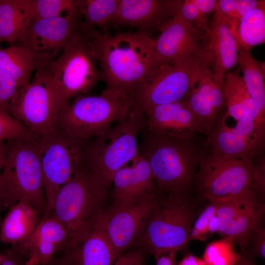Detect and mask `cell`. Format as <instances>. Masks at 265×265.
Returning <instances> with one entry per match:
<instances>
[{
    "instance_id": "f546056e",
    "label": "cell",
    "mask_w": 265,
    "mask_h": 265,
    "mask_svg": "<svg viewBox=\"0 0 265 265\" xmlns=\"http://www.w3.org/2000/svg\"><path fill=\"white\" fill-rule=\"evenodd\" d=\"M119 0H78V6L84 18L80 25L85 31H90L95 26H103L115 16Z\"/></svg>"
},
{
    "instance_id": "484cf974",
    "label": "cell",
    "mask_w": 265,
    "mask_h": 265,
    "mask_svg": "<svg viewBox=\"0 0 265 265\" xmlns=\"http://www.w3.org/2000/svg\"><path fill=\"white\" fill-rule=\"evenodd\" d=\"M31 0H0V45H14L24 34L31 20Z\"/></svg>"
},
{
    "instance_id": "d590c367",
    "label": "cell",
    "mask_w": 265,
    "mask_h": 265,
    "mask_svg": "<svg viewBox=\"0 0 265 265\" xmlns=\"http://www.w3.org/2000/svg\"><path fill=\"white\" fill-rule=\"evenodd\" d=\"M220 203L210 202L195 220L187 238V242L192 240L204 241L206 239V232L212 217L216 213Z\"/></svg>"
},
{
    "instance_id": "7c38bea8",
    "label": "cell",
    "mask_w": 265,
    "mask_h": 265,
    "mask_svg": "<svg viewBox=\"0 0 265 265\" xmlns=\"http://www.w3.org/2000/svg\"><path fill=\"white\" fill-rule=\"evenodd\" d=\"M9 112L34 139L57 129L59 111L51 89L49 67L36 70L33 80L20 89L11 101Z\"/></svg>"
},
{
    "instance_id": "cb8c5ba5",
    "label": "cell",
    "mask_w": 265,
    "mask_h": 265,
    "mask_svg": "<svg viewBox=\"0 0 265 265\" xmlns=\"http://www.w3.org/2000/svg\"><path fill=\"white\" fill-rule=\"evenodd\" d=\"M0 232L1 240L13 246L26 239L32 233L41 218L29 202L20 201L9 208Z\"/></svg>"
},
{
    "instance_id": "83f0119b",
    "label": "cell",
    "mask_w": 265,
    "mask_h": 265,
    "mask_svg": "<svg viewBox=\"0 0 265 265\" xmlns=\"http://www.w3.org/2000/svg\"><path fill=\"white\" fill-rule=\"evenodd\" d=\"M0 68L15 80L20 89L30 82L36 63L29 51L14 45L6 48L0 47Z\"/></svg>"
},
{
    "instance_id": "4dcf8cb0",
    "label": "cell",
    "mask_w": 265,
    "mask_h": 265,
    "mask_svg": "<svg viewBox=\"0 0 265 265\" xmlns=\"http://www.w3.org/2000/svg\"><path fill=\"white\" fill-rule=\"evenodd\" d=\"M235 241L226 238L206 246L202 259L207 265H235L240 258L235 249Z\"/></svg>"
},
{
    "instance_id": "d6986e66",
    "label": "cell",
    "mask_w": 265,
    "mask_h": 265,
    "mask_svg": "<svg viewBox=\"0 0 265 265\" xmlns=\"http://www.w3.org/2000/svg\"><path fill=\"white\" fill-rule=\"evenodd\" d=\"M176 0H119L116 13L106 24L128 26L139 31H160L174 17Z\"/></svg>"
},
{
    "instance_id": "ffe728a7",
    "label": "cell",
    "mask_w": 265,
    "mask_h": 265,
    "mask_svg": "<svg viewBox=\"0 0 265 265\" xmlns=\"http://www.w3.org/2000/svg\"><path fill=\"white\" fill-rule=\"evenodd\" d=\"M144 111L146 128L154 133L187 141L195 133L203 132L200 123L189 107L186 99L156 106Z\"/></svg>"
},
{
    "instance_id": "74e56055",
    "label": "cell",
    "mask_w": 265,
    "mask_h": 265,
    "mask_svg": "<svg viewBox=\"0 0 265 265\" xmlns=\"http://www.w3.org/2000/svg\"><path fill=\"white\" fill-rule=\"evenodd\" d=\"M19 90L15 80L9 74L0 68V111L9 114V104Z\"/></svg>"
},
{
    "instance_id": "681fc988",
    "label": "cell",
    "mask_w": 265,
    "mask_h": 265,
    "mask_svg": "<svg viewBox=\"0 0 265 265\" xmlns=\"http://www.w3.org/2000/svg\"><path fill=\"white\" fill-rule=\"evenodd\" d=\"M3 208V206H2V204L0 202V212Z\"/></svg>"
},
{
    "instance_id": "bcb514c9",
    "label": "cell",
    "mask_w": 265,
    "mask_h": 265,
    "mask_svg": "<svg viewBox=\"0 0 265 265\" xmlns=\"http://www.w3.org/2000/svg\"><path fill=\"white\" fill-rule=\"evenodd\" d=\"M218 224L216 214L210 220L206 232L205 237L206 239L211 236L213 234L218 232Z\"/></svg>"
},
{
    "instance_id": "8fae6325",
    "label": "cell",
    "mask_w": 265,
    "mask_h": 265,
    "mask_svg": "<svg viewBox=\"0 0 265 265\" xmlns=\"http://www.w3.org/2000/svg\"><path fill=\"white\" fill-rule=\"evenodd\" d=\"M210 65L202 59L188 57L159 65L133 97L144 111L186 99L200 73Z\"/></svg>"
},
{
    "instance_id": "52a82bcc",
    "label": "cell",
    "mask_w": 265,
    "mask_h": 265,
    "mask_svg": "<svg viewBox=\"0 0 265 265\" xmlns=\"http://www.w3.org/2000/svg\"><path fill=\"white\" fill-rule=\"evenodd\" d=\"M49 71L51 89L59 113L72 99L87 95L101 80L90 51L89 33L79 26Z\"/></svg>"
},
{
    "instance_id": "7bdbcfd3",
    "label": "cell",
    "mask_w": 265,
    "mask_h": 265,
    "mask_svg": "<svg viewBox=\"0 0 265 265\" xmlns=\"http://www.w3.org/2000/svg\"><path fill=\"white\" fill-rule=\"evenodd\" d=\"M177 252L165 251L155 256L156 265H175L176 256Z\"/></svg>"
},
{
    "instance_id": "836d02e7",
    "label": "cell",
    "mask_w": 265,
    "mask_h": 265,
    "mask_svg": "<svg viewBox=\"0 0 265 265\" xmlns=\"http://www.w3.org/2000/svg\"><path fill=\"white\" fill-rule=\"evenodd\" d=\"M174 17L205 32L210 31L208 19L200 12L192 0H176Z\"/></svg>"
},
{
    "instance_id": "8992f818",
    "label": "cell",
    "mask_w": 265,
    "mask_h": 265,
    "mask_svg": "<svg viewBox=\"0 0 265 265\" xmlns=\"http://www.w3.org/2000/svg\"><path fill=\"white\" fill-rule=\"evenodd\" d=\"M135 103L132 96L107 89L99 95H81L61 109L57 127L82 141L96 137L123 120Z\"/></svg>"
},
{
    "instance_id": "4fadbf2b",
    "label": "cell",
    "mask_w": 265,
    "mask_h": 265,
    "mask_svg": "<svg viewBox=\"0 0 265 265\" xmlns=\"http://www.w3.org/2000/svg\"><path fill=\"white\" fill-rule=\"evenodd\" d=\"M82 18L79 9L53 18L32 20L14 44L29 51L36 69L49 67L78 29Z\"/></svg>"
},
{
    "instance_id": "d4e9b609",
    "label": "cell",
    "mask_w": 265,
    "mask_h": 265,
    "mask_svg": "<svg viewBox=\"0 0 265 265\" xmlns=\"http://www.w3.org/2000/svg\"><path fill=\"white\" fill-rule=\"evenodd\" d=\"M72 251L75 265H112L116 260L98 221Z\"/></svg>"
},
{
    "instance_id": "603a6c76",
    "label": "cell",
    "mask_w": 265,
    "mask_h": 265,
    "mask_svg": "<svg viewBox=\"0 0 265 265\" xmlns=\"http://www.w3.org/2000/svg\"><path fill=\"white\" fill-rule=\"evenodd\" d=\"M224 91L227 111L224 119L231 117L237 121L248 119L265 122V116L248 92L238 70L225 75Z\"/></svg>"
},
{
    "instance_id": "e575fe53",
    "label": "cell",
    "mask_w": 265,
    "mask_h": 265,
    "mask_svg": "<svg viewBox=\"0 0 265 265\" xmlns=\"http://www.w3.org/2000/svg\"><path fill=\"white\" fill-rule=\"evenodd\" d=\"M25 137H32L17 120L0 110V142Z\"/></svg>"
},
{
    "instance_id": "7402d4cb",
    "label": "cell",
    "mask_w": 265,
    "mask_h": 265,
    "mask_svg": "<svg viewBox=\"0 0 265 265\" xmlns=\"http://www.w3.org/2000/svg\"><path fill=\"white\" fill-rule=\"evenodd\" d=\"M213 13L206 33V48L213 59L215 79L223 84L225 75L238 64V49L228 21L215 10Z\"/></svg>"
},
{
    "instance_id": "2e32d148",
    "label": "cell",
    "mask_w": 265,
    "mask_h": 265,
    "mask_svg": "<svg viewBox=\"0 0 265 265\" xmlns=\"http://www.w3.org/2000/svg\"><path fill=\"white\" fill-rule=\"evenodd\" d=\"M262 196L253 190L220 202L216 215L218 232L238 243L242 252L249 235L263 221L265 204Z\"/></svg>"
},
{
    "instance_id": "ac0fdd59",
    "label": "cell",
    "mask_w": 265,
    "mask_h": 265,
    "mask_svg": "<svg viewBox=\"0 0 265 265\" xmlns=\"http://www.w3.org/2000/svg\"><path fill=\"white\" fill-rule=\"evenodd\" d=\"M70 243L66 229L48 212L44 213L31 235L12 249L27 265H47L57 252H70Z\"/></svg>"
},
{
    "instance_id": "5bb4252c",
    "label": "cell",
    "mask_w": 265,
    "mask_h": 265,
    "mask_svg": "<svg viewBox=\"0 0 265 265\" xmlns=\"http://www.w3.org/2000/svg\"><path fill=\"white\" fill-rule=\"evenodd\" d=\"M157 194L134 204H112L103 212L98 221L116 259L135 245L150 218Z\"/></svg>"
},
{
    "instance_id": "8d00e7d4",
    "label": "cell",
    "mask_w": 265,
    "mask_h": 265,
    "mask_svg": "<svg viewBox=\"0 0 265 265\" xmlns=\"http://www.w3.org/2000/svg\"><path fill=\"white\" fill-rule=\"evenodd\" d=\"M241 253L250 258L265 257V230L262 222L255 226L249 235L244 249Z\"/></svg>"
},
{
    "instance_id": "60d3db41",
    "label": "cell",
    "mask_w": 265,
    "mask_h": 265,
    "mask_svg": "<svg viewBox=\"0 0 265 265\" xmlns=\"http://www.w3.org/2000/svg\"><path fill=\"white\" fill-rule=\"evenodd\" d=\"M202 15L208 19L215 10L217 4L216 0H192Z\"/></svg>"
},
{
    "instance_id": "ba28073f",
    "label": "cell",
    "mask_w": 265,
    "mask_h": 265,
    "mask_svg": "<svg viewBox=\"0 0 265 265\" xmlns=\"http://www.w3.org/2000/svg\"><path fill=\"white\" fill-rule=\"evenodd\" d=\"M196 217L186 194L158 191L149 221L135 245L154 257L161 252H178L187 242Z\"/></svg>"
},
{
    "instance_id": "f35d334b",
    "label": "cell",
    "mask_w": 265,
    "mask_h": 265,
    "mask_svg": "<svg viewBox=\"0 0 265 265\" xmlns=\"http://www.w3.org/2000/svg\"><path fill=\"white\" fill-rule=\"evenodd\" d=\"M259 0H237V4L231 13L227 17L230 29L234 35L237 25L244 15L256 7L260 2Z\"/></svg>"
},
{
    "instance_id": "c3c4849f",
    "label": "cell",
    "mask_w": 265,
    "mask_h": 265,
    "mask_svg": "<svg viewBox=\"0 0 265 265\" xmlns=\"http://www.w3.org/2000/svg\"><path fill=\"white\" fill-rule=\"evenodd\" d=\"M240 258L235 265H257L251 259L244 253H240Z\"/></svg>"
},
{
    "instance_id": "7a4b0ae2",
    "label": "cell",
    "mask_w": 265,
    "mask_h": 265,
    "mask_svg": "<svg viewBox=\"0 0 265 265\" xmlns=\"http://www.w3.org/2000/svg\"><path fill=\"white\" fill-rule=\"evenodd\" d=\"M145 127L144 111L136 103L123 120L85 143L84 163L107 191L115 173L139 154L137 137Z\"/></svg>"
},
{
    "instance_id": "5b68a950",
    "label": "cell",
    "mask_w": 265,
    "mask_h": 265,
    "mask_svg": "<svg viewBox=\"0 0 265 265\" xmlns=\"http://www.w3.org/2000/svg\"><path fill=\"white\" fill-rule=\"evenodd\" d=\"M139 154L148 162L159 192L186 194L195 177L198 153L189 141H181L145 127Z\"/></svg>"
},
{
    "instance_id": "ee69618b",
    "label": "cell",
    "mask_w": 265,
    "mask_h": 265,
    "mask_svg": "<svg viewBox=\"0 0 265 265\" xmlns=\"http://www.w3.org/2000/svg\"><path fill=\"white\" fill-rule=\"evenodd\" d=\"M47 265H75L73 251L54 258Z\"/></svg>"
},
{
    "instance_id": "4316f807",
    "label": "cell",
    "mask_w": 265,
    "mask_h": 265,
    "mask_svg": "<svg viewBox=\"0 0 265 265\" xmlns=\"http://www.w3.org/2000/svg\"><path fill=\"white\" fill-rule=\"evenodd\" d=\"M235 38L238 52H250L255 46L265 41V1L244 15L235 28Z\"/></svg>"
},
{
    "instance_id": "30bf717a",
    "label": "cell",
    "mask_w": 265,
    "mask_h": 265,
    "mask_svg": "<svg viewBox=\"0 0 265 265\" xmlns=\"http://www.w3.org/2000/svg\"><path fill=\"white\" fill-rule=\"evenodd\" d=\"M35 139L40 159L46 202L45 213H48L53 210L58 191L72 179L84 163L85 142L58 129Z\"/></svg>"
},
{
    "instance_id": "ab89813d",
    "label": "cell",
    "mask_w": 265,
    "mask_h": 265,
    "mask_svg": "<svg viewBox=\"0 0 265 265\" xmlns=\"http://www.w3.org/2000/svg\"><path fill=\"white\" fill-rule=\"evenodd\" d=\"M145 251L140 248L123 253L116 260L114 265H143Z\"/></svg>"
},
{
    "instance_id": "9a60e30c",
    "label": "cell",
    "mask_w": 265,
    "mask_h": 265,
    "mask_svg": "<svg viewBox=\"0 0 265 265\" xmlns=\"http://www.w3.org/2000/svg\"><path fill=\"white\" fill-rule=\"evenodd\" d=\"M222 118L208 135L211 152L249 162L263 155L265 122L242 119L229 127Z\"/></svg>"
},
{
    "instance_id": "d6a6232c",
    "label": "cell",
    "mask_w": 265,
    "mask_h": 265,
    "mask_svg": "<svg viewBox=\"0 0 265 265\" xmlns=\"http://www.w3.org/2000/svg\"><path fill=\"white\" fill-rule=\"evenodd\" d=\"M204 97L218 113L226 105L224 85L219 83L209 68H205L195 81Z\"/></svg>"
},
{
    "instance_id": "3957f363",
    "label": "cell",
    "mask_w": 265,
    "mask_h": 265,
    "mask_svg": "<svg viewBox=\"0 0 265 265\" xmlns=\"http://www.w3.org/2000/svg\"><path fill=\"white\" fill-rule=\"evenodd\" d=\"M108 191L84 163L57 192L51 214L66 229L71 251L82 240L106 209Z\"/></svg>"
},
{
    "instance_id": "f6af8a7d",
    "label": "cell",
    "mask_w": 265,
    "mask_h": 265,
    "mask_svg": "<svg viewBox=\"0 0 265 265\" xmlns=\"http://www.w3.org/2000/svg\"><path fill=\"white\" fill-rule=\"evenodd\" d=\"M177 265H207L204 261L191 254L186 255Z\"/></svg>"
},
{
    "instance_id": "f907efd6",
    "label": "cell",
    "mask_w": 265,
    "mask_h": 265,
    "mask_svg": "<svg viewBox=\"0 0 265 265\" xmlns=\"http://www.w3.org/2000/svg\"><path fill=\"white\" fill-rule=\"evenodd\" d=\"M1 175L0 176V182H1Z\"/></svg>"
},
{
    "instance_id": "b9f144b4",
    "label": "cell",
    "mask_w": 265,
    "mask_h": 265,
    "mask_svg": "<svg viewBox=\"0 0 265 265\" xmlns=\"http://www.w3.org/2000/svg\"><path fill=\"white\" fill-rule=\"evenodd\" d=\"M1 255L0 265H27L26 260L12 248L4 251Z\"/></svg>"
},
{
    "instance_id": "f1b7e54d",
    "label": "cell",
    "mask_w": 265,
    "mask_h": 265,
    "mask_svg": "<svg viewBox=\"0 0 265 265\" xmlns=\"http://www.w3.org/2000/svg\"><path fill=\"white\" fill-rule=\"evenodd\" d=\"M238 64L243 74L246 89L265 116V62L254 58L250 52L239 51Z\"/></svg>"
},
{
    "instance_id": "6da1fadb",
    "label": "cell",
    "mask_w": 265,
    "mask_h": 265,
    "mask_svg": "<svg viewBox=\"0 0 265 265\" xmlns=\"http://www.w3.org/2000/svg\"><path fill=\"white\" fill-rule=\"evenodd\" d=\"M154 42L150 35L139 31L114 35L101 33L95 29L90 31V51L99 63L101 80L106 83V89L133 97L159 66L156 59Z\"/></svg>"
},
{
    "instance_id": "1f68e13d",
    "label": "cell",
    "mask_w": 265,
    "mask_h": 265,
    "mask_svg": "<svg viewBox=\"0 0 265 265\" xmlns=\"http://www.w3.org/2000/svg\"><path fill=\"white\" fill-rule=\"evenodd\" d=\"M78 0H31L29 8L31 20L55 18L78 9Z\"/></svg>"
},
{
    "instance_id": "277c9868",
    "label": "cell",
    "mask_w": 265,
    "mask_h": 265,
    "mask_svg": "<svg viewBox=\"0 0 265 265\" xmlns=\"http://www.w3.org/2000/svg\"><path fill=\"white\" fill-rule=\"evenodd\" d=\"M1 172L0 202L10 208L20 201L30 203L40 218L46 209L43 179L36 139L19 138L6 141Z\"/></svg>"
},
{
    "instance_id": "e0dca14e",
    "label": "cell",
    "mask_w": 265,
    "mask_h": 265,
    "mask_svg": "<svg viewBox=\"0 0 265 265\" xmlns=\"http://www.w3.org/2000/svg\"><path fill=\"white\" fill-rule=\"evenodd\" d=\"M160 32L154 42L155 55L159 65L188 57L199 58L212 64V56L206 48V32L176 17Z\"/></svg>"
},
{
    "instance_id": "7dc6e473",
    "label": "cell",
    "mask_w": 265,
    "mask_h": 265,
    "mask_svg": "<svg viewBox=\"0 0 265 265\" xmlns=\"http://www.w3.org/2000/svg\"><path fill=\"white\" fill-rule=\"evenodd\" d=\"M6 156V144L4 141L0 142V176L4 167Z\"/></svg>"
},
{
    "instance_id": "44dd1931",
    "label": "cell",
    "mask_w": 265,
    "mask_h": 265,
    "mask_svg": "<svg viewBox=\"0 0 265 265\" xmlns=\"http://www.w3.org/2000/svg\"><path fill=\"white\" fill-rule=\"evenodd\" d=\"M131 162V166H125L113 176V204H134L157 193L154 176L145 159L139 154Z\"/></svg>"
},
{
    "instance_id": "9c48e42d",
    "label": "cell",
    "mask_w": 265,
    "mask_h": 265,
    "mask_svg": "<svg viewBox=\"0 0 265 265\" xmlns=\"http://www.w3.org/2000/svg\"><path fill=\"white\" fill-rule=\"evenodd\" d=\"M255 163L211 151L199 153L195 178L201 196L209 202L220 203L251 190L258 193Z\"/></svg>"
}]
</instances>
